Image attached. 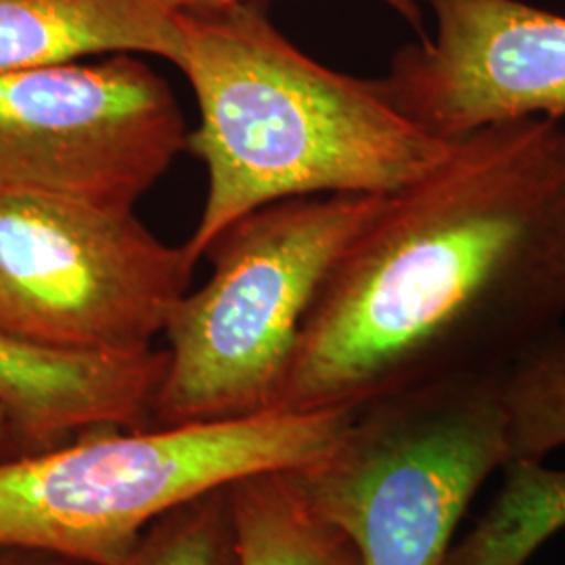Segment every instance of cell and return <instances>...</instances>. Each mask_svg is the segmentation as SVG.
Listing matches in <instances>:
<instances>
[{"label": "cell", "instance_id": "cell-1", "mask_svg": "<svg viewBox=\"0 0 565 565\" xmlns=\"http://www.w3.org/2000/svg\"><path fill=\"white\" fill-rule=\"evenodd\" d=\"M565 315V126L501 121L385 198L312 303L277 411L503 373Z\"/></svg>", "mask_w": 565, "mask_h": 565}, {"label": "cell", "instance_id": "cell-2", "mask_svg": "<svg viewBox=\"0 0 565 565\" xmlns=\"http://www.w3.org/2000/svg\"><path fill=\"white\" fill-rule=\"evenodd\" d=\"M177 65L200 121L191 151L207 170L200 223L182 243L191 264L249 212L315 195H390L443 162L452 141L390 102L382 78L308 57L260 0L179 11Z\"/></svg>", "mask_w": 565, "mask_h": 565}, {"label": "cell", "instance_id": "cell-3", "mask_svg": "<svg viewBox=\"0 0 565 565\" xmlns=\"http://www.w3.org/2000/svg\"><path fill=\"white\" fill-rule=\"evenodd\" d=\"M356 411H268L177 427H95L0 461V545L121 565L170 509L247 476L321 457Z\"/></svg>", "mask_w": 565, "mask_h": 565}, {"label": "cell", "instance_id": "cell-4", "mask_svg": "<svg viewBox=\"0 0 565 565\" xmlns=\"http://www.w3.org/2000/svg\"><path fill=\"white\" fill-rule=\"evenodd\" d=\"M387 195L268 203L231 224L203 258L212 275L170 312L153 427L277 411L303 321L327 277Z\"/></svg>", "mask_w": 565, "mask_h": 565}, {"label": "cell", "instance_id": "cell-5", "mask_svg": "<svg viewBox=\"0 0 565 565\" xmlns=\"http://www.w3.org/2000/svg\"><path fill=\"white\" fill-rule=\"evenodd\" d=\"M501 375L417 385L354 413L289 480L363 565H445L488 476L511 461Z\"/></svg>", "mask_w": 565, "mask_h": 565}, {"label": "cell", "instance_id": "cell-6", "mask_svg": "<svg viewBox=\"0 0 565 565\" xmlns=\"http://www.w3.org/2000/svg\"><path fill=\"white\" fill-rule=\"evenodd\" d=\"M195 266L135 212L0 198V331L63 352L153 350Z\"/></svg>", "mask_w": 565, "mask_h": 565}, {"label": "cell", "instance_id": "cell-7", "mask_svg": "<svg viewBox=\"0 0 565 565\" xmlns=\"http://www.w3.org/2000/svg\"><path fill=\"white\" fill-rule=\"evenodd\" d=\"M186 139L172 86L141 55L0 76V198L135 212Z\"/></svg>", "mask_w": 565, "mask_h": 565}, {"label": "cell", "instance_id": "cell-8", "mask_svg": "<svg viewBox=\"0 0 565 565\" xmlns=\"http://www.w3.org/2000/svg\"><path fill=\"white\" fill-rule=\"evenodd\" d=\"M436 36L403 46L385 93L425 132L455 141L480 128L565 116V18L520 0H419Z\"/></svg>", "mask_w": 565, "mask_h": 565}, {"label": "cell", "instance_id": "cell-9", "mask_svg": "<svg viewBox=\"0 0 565 565\" xmlns=\"http://www.w3.org/2000/svg\"><path fill=\"white\" fill-rule=\"evenodd\" d=\"M166 369V350L63 352L0 331V406L28 452L55 448L95 427H153Z\"/></svg>", "mask_w": 565, "mask_h": 565}, {"label": "cell", "instance_id": "cell-10", "mask_svg": "<svg viewBox=\"0 0 565 565\" xmlns=\"http://www.w3.org/2000/svg\"><path fill=\"white\" fill-rule=\"evenodd\" d=\"M174 0H0V76L130 53L174 63Z\"/></svg>", "mask_w": 565, "mask_h": 565}, {"label": "cell", "instance_id": "cell-11", "mask_svg": "<svg viewBox=\"0 0 565 565\" xmlns=\"http://www.w3.org/2000/svg\"><path fill=\"white\" fill-rule=\"evenodd\" d=\"M231 501L243 565H363L352 541L310 509L287 471L233 482Z\"/></svg>", "mask_w": 565, "mask_h": 565}, {"label": "cell", "instance_id": "cell-12", "mask_svg": "<svg viewBox=\"0 0 565 565\" xmlns=\"http://www.w3.org/2000/svg\"><path fill=\"white\" fill-rule=\"evenodd\" d=\"M505 480L473 530L452 545L445 565H527L565 527V469L509 461Z\"/></svg>", "mask_w": 565, "mask_h": 565}, {"label": "cell", "instance_id": "cell-13", "mask_svg": "<svg viewBox=\"0 0 565 565\" xmlns=\"http://www.w3.org/2000/svg\"><path fill=\"white\" fill-rule=\"evenodd\" d=\"M511 461H543L565 446V327L532 343L501 375Z\"/></svg>", "mask_w": 565, "mask_h": 565}, {"label": "cell", "instance_id": "cell-14", "mask_svg": "<svg viewBox=\"0 0 565 565\" xmlns=\"http://www.w3.org/2000/svg\"><path fill=\"white\" fill-rule=\"evenodd\" d=\"M121 565H243L231 486L163 513Z\"/></svg>", "mask_w": 565, "mask_h": 565}, {"label": "cell", "instance_id": "cell-15", "mask_svg": "<svg viewBox=\"0 0 565 565\" xmlns=\"http://www.w3.org/2000/svg\"><path fill=\"white\" fill-rule=\"evenodd\" d=\"M247 0H174L179 11H203V9H223V7H233ZM385 7H390L394 13H398L404 21H408L417 32H422V2L419 0H380Z\"/></svg>", "mask_w": 565, "mask_h": 565}, {"label": "cell", "instance_id": "cell-16", "mask_svg": "<svg viewBox=\"0 0 565 565\" xmlns=\"http://www.w3.org/2000/svg\"><path fill=\"white\" fill-rule=\"evenodd\" d=\"M0 565H93L30 546L0 545Z\"/></svg>", "mask_w": 565, "mask_h": 565}, {"label": "cell", "instance_id": "cell-17", "mask_svg": "<svg viewBox=\"0 0 565 565\" xmlns=\"http://www.w3.org/2000/svg\"><path fill=\"white\" fill-rule=\"evenodd\" d=\"M25 452H28V446L23 445L20 431L15 429V425L9 419L4 408L0 406V461L20 457Z\"/></svg>", "mask_w": 565, "mask_h": 565}]
</instances>
